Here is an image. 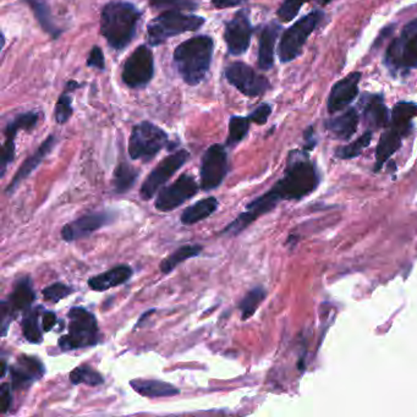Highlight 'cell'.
Masks as SVG:
<instances>
[{"mask_svg": "<svg viewBox=\"0 0 417 417\" xmlns=\"http://www.w3.org/2000/svg\"><path fill=\"white\" fill-rule=\"evenodd\" d=\"M317 185L318 175L315 166L310 162L306 154L292 152L287 161V170L283 178L264 195L247 204L245 212H242L237 219L224 228L222 234L232 237L239 235L246 228L250 227L256 219L275 208L280 201L301 199L310 195Z\"/></svg>", "mask_w": 417, "mask_h": 417, "instance_id": "obj_1", "label": "cell"}, {"mask_svg": "<svg viewBox=\"0 0 417 417\" xmlns=\"http://www.w3.org/2000/svg\"><path fill=\"white\" fill-rule=\"evenodd\" d=\"M213 51L214 41L206 35L189 38L176 46L174 66L186 85L197 86L207 77Z\"/></svg>", "mask_w": 417, "mask_h": 417, "instance_id": "obj_2", "label": "cell"}, {"mask_svg": "<svg viewBox=\"0 0 417 417\" xmlns=\"http://www.w3.org/2000/svg\"><path fill=\"white\" fill-rule=\"evenodd\" d=\"M141 10L129 1H111L104 5L101 14V33L116 51H124L137 31Z\"/></svg>", "mask_w": 417, "mask_h": 417, "instance_id": "obj_3", "label": "cell"}, {"mask_svg": "<svg viewBox=\"0 0 417 417\" xmlns=\"http://www.w3.org/2000/svg\"><path fill=\"white\" fill-rule=\"evenodd\" d=\"M206 19L194 14H184L178 10L164 11L147 26L149 46H161L169 38L186 32H194L204 26Z\"/></svg>", "mask_w": 417, "mask_h": 417, "instance_id": "obj_4", "label": "cell"}, {"mask_svg": "<svg viewBox=\"0 0 417 417\" xmlns=\"http://www.w3.org/2000/svg\"><path fill=\"white\" fill-rule=\"evenodd\" d=\"M69 333L59 339L63 351L96 347L101 342L99 327L92 312L84 307H73L68 313Z\"/></svg>", "mask_w": 417, "mask_h": 417, "instance_id": "obj_5", "label": "cell"}, {"mask_svg": "<svg viewBox=\"0 0 417 417\" xmlns=\"http://www.w3.org/2000/svg\"><path fill=\"white\" fill-rule=\"evenodd\" d=\"M169 144L166 131L149 121L134 126L129 139V156L134 161H152Z\"/></svg>", "mask_w": 417, "mask_h": 417, "instance_id": "obj_6", "label": "cell"}, {"mask_svg": "<svg viewBox=\"0 0 417 417\" xmlns=\"http://www.w3.org/2000/svg\"><path fill=\"white\" fill-rule=\"evenodd\" d=\"M385 63L392 71L417 68V20L409 23L400 37L390 44Z\"/></svg>", "mask_w": 417, "mask_h": 417, "instance_id": "obj_7", "label": "cell"}, {"mask_svg": "<svg viewBox=\"0 0 417 417\" xmlns=\"http://www.w3.org/2000/svg\"><path fill=\"white\" fill-rule=\"evenodd\" d=\"M320 19L322 14L320 11H313L294 23L292 27L287 28L279 43V58L282 63L294 61L300 54L302 46L306 43L311 33L315 31Z\"/></svg>", "mask_w": 417, "mask_h": 417, "instance_id": "obj_8", "label": "cell"}, {"mask_svg": "<svg viewBox=\"0 0 417 417\" xmlns=\"http://www.w3.org/2000/svg\"><path fill=\"white\" fill-rule=\"evenodd\" d=\"M154 76V53L147 46H139L126 59L123 68V81L127 87L144 88Z\"/></svg>", "mask_w": 417, "mask_h": 417, "instance_id": "obj_9", "label": "cell"}, {"mask_svg": "<svg viewBox=\"0 0 417 417\" xmlns=\"http://www.w3.org/2000/svg\"><path fill=\"white\" fill-rule=\"evenodd\" d=\"M189 158H190V154L185 149L176 151L174 154L164 158L162 162L149 173V175L146 178V180L141 186L139 196L142 199L147 201V199H154L159 190L167 184L169 179L184 167V164L189 161Z\"/></svg>", "mask_w": 417, "mask_h": 417, "instance_id": "obj_10", "label": "cell"}, {"mask_svg": "<svg viewBox=\"0 0 417 417\" xmlns=\"http://www.w3.org/2000/svg\"><path fill=\"white\" fill-rule=\"evenodd\" d=\"M228 174V154L225 146L212 144L202 157L199 178L201 189L212 191L222 185Z\"/></svg>", "mask_w": 417, "mask_h": 417, "instance_id": "obj_11", "label": "cell"}, {"mask_svg": "<svg viewBox=\"0 0 417 417\" xmlns=\"http://www.w3.org/2000/svg\"><path fill=\"white\" fill-rule=\"evenodd\" d=\"M199 187L195 178L190 174L179 176L172 185L164 186L157 194L154 207L161 212H172L186 201L197 195Z\"/></svg>", "mask_w": 417, "mask_h": 417, "instance_id": "obj_12", "label": "cell"}, {"mask_svg": "<svg viewBox=\"0 0 417 417\" xmlns=\"http://www.w3.org/2000/svg\"><path fill=\"white\" fill-rule=\"evenodd\" d=\"M228 82L247 97H259L268 91L269 81L245 63H232L225 69Z\"/></svg>", "mask_w": 417, "mask_h": 417, "instance_id": "obj_13", "label": "cell"}, {"mask_svg": "<svg viewBox=\"0 0 417 417\" xmlns=\"http://www.w3.org/2000/svg\"><path fill=\"white\" fill-rule=\"evenodd\" d=\"M254 27L251 25L249 14L246 10H240L234 15L232 20L225 23L224 39L227 43L228 51L232 56H242L249 49Z\"/></svg>", "mask_w": 417, "mask_h": 417, "instance_id": "obj_14", "label": "cell"}, {"mask_svg": "<svg viewBox=\"0 0 417 417\" xmlns=\"http://www.w3.org/2000/svg\"><path fill=\"white\" fill-rule=\"evenodd\" d=\"M39 114L37 111H26L15 116L13 120L5 129V144L3 146L1 154V176H4L6 168L14 162L15 158V137L19 130H32L37 125Z\"/></svg>", "mask_w": 417, "mask_h": 417, "instance_id": "obj_15", "label": "cell"}, {"mask_svg": "<svg viewBox=\"0 0 417 417\" xmlns=\"http://www.w3.org/2000/svg\"><path fill=\"white\" fill-rule=\"evenodd\" d=\"M46 373L43 362L37 357L23 355L18 359L14 366L10 367L13 390H26L33 382L41 380Z\"/></svg>", "mask_w": 417, "mask_h": 417, "instance_id": "obj_16", "label": "cell"}, {"mask_svg": "<svg viewBox=\"0 0 417 417\" xmlns=\"http://www.w3.org/2000/svg\"><path fill=\"white\" fill-rule=\"evenodd\" d=\"M111 220L113 218L107 212L86 214L75 219L74 222L66 224V227L61 229V237L68 242L81 240L97 232L101 228L106 227Z\"/></svg>", "mask_w": 417, "mask_h": 417, "instance_id": "obj_17", "label": "cell"}, {"mask_svg": "<svg viewBox=\"0 0 417 417\" xmlns=\"http://www.w3.org/2000/svg\"><path fill=\"white\" fill-rule=\"evenodd\" d=\"M360 80H361V74L355 71L334 85L328 98V109L330 113L343 111L344 108L348 107L349 104L357 97Z\"/></svg>", "mask_w": 417, "mask_h": 417, "instance_id": "obj_18", "label": "cell"}, {"mask_svg": "<svg viewBox=\"0 0 417 417\" xmlns=\"http://www.w3.org/2000/svg\"><path fill=\"white\" fill-rule=\"evenodd\" d=\"M56 144V137L54 135L48 136V137L43 141L42 144L38 147L37 151H36L32 156H30V157L23 163V166L19 168V170L15 174L13 180L10 181L9 186H8L6 190H5L6 195H13V194H14L16 189L21 185V182H23L25 179H27L28 176L32 174L33 170H36V169L39 167V164L44 161V158H46L48 154H51L53 149H54Z\"/></svg>", "mask_w": 417, "mask_h": 417, "instance_id": "obj_19", "label": "cell"}, {"mask_svg": "<svg viewBox=\"0 0 417 417\" xmlns=\"http://www.w3.org/2000/svg\"><path fill=\"white\" fill-rule=\"evenodd\" d=\"M132 277V268L127 264H120L104 273L97 274L88 279V285L94 292H106L111 287L125 284Z\"/></svg>", "mask_w": 417, "mask_h": 417, "instance_id": "obj_20", "label": "cell"}, {"mask_svg": "<svg viewBox=\"0 0 417 417\" xmlns=\"http://www.w3.org/2000/svg\"><path fill=\"white\" fill-rule=\"evenodd\" d=\"M130 385L135 392L147 398H168V397L180 394V390H178L175 385L159 380L137 378V380H131Z\"/></svg>", "mask_w": 417, "mask_h": 417, "instance_id": "obj_21", "label": "cell"}, {"mask_svg": "<svg viewBox=\"0 0 417 417\" xmlns=\"http://www.w3.org/2000/svg\"><path fill=\"white\" fill-rule=\"evenodd\" d=\"M278 25L269 23L261 33L260 46H259V68L261 70H269L273 68L274 46L279 35Z\"/></svg>", "mask_w": 417, "mask_h": 417, "instance_id": "obj_22", "label": "cell"}, {"mask_svg": "<svg viewBox=\"0 0 417 417\" xmlns=\"http://www.w3.org/2000/svg\"><path fill=\"white\" fill-rule=\"evenodd\" d=\"M218 199L211 196L204 199H199V202L192 204L190 207L184 209L181 213L180 220L184 225H192L201 222L204 219L208 218L218 209Z\"/></svg>", "mask_w": 417, "mask_h": 417, "instance_id": "obj_23", "label": "cell"}, {"mask_svg": "<svg viewBox=\"0 0 417 417\" xmlns=\"http://www.w3.org/2000/svg\"><path fill=\"white\" fill-rule=\"evenodd\" d=\"M359 124V114L355 109H349L342 116L325 123L327 129L340 139H349L355 134Z\"/></svg>", "mask_w": 417, "mask_h": 417, "instance_id": "obj_24", "label": "cell"}, {"mask_svg": "<svg viewBox=\"0 0 417 417\" xmlns=\"http://www.w3.org/2000/svg\"><path fill=\"white\" fill-rule=\"evenodd\" d=\"M35 292H33L32 282L30 278L20 279L14 287L9 297V306L14 313L16 312H26L31 309L35 301Z\"/></svg>", "mask_w": 417, "mask_h": 417, "instance_id": "obj_25", "label": "cell"}, {"mask_svg": "<svg viewBox=\"0 0 417 417\" xmlns=\"http://www.w3.org/2000/svg\"><path fill=\"white\" fill-rule=\"evenodd\" d=\"M23 1L31 8L35 18L37 19L43 31H46L53 39H56L61 36L63 31L54 23L53 16H51V8H49V5L46 4V0H23Z\"/></svg>", "mask_w": 417, "mask_h": 417, "instance_id": "obj_26", "label": "cell"}, {"mask_svg": "<svg viewBox=\"0 0 417 417\" xmlns=\"http://www.w3.org/2000/svg\"><path fill=\"white\" fill-rule=\"evenodd\" d=\"M403 136L402 132H399L393 127L380 136V144L375 152V157H377L375 170H380L385 161H388L392 157V154H395L400 149Z\"/></svg>", "mask_w": 417, "mask_h": 417, "instance_id": "obj_27", "label": "cell"}, {"mask_svg": "<svg viewBox=\"0 0 417 417\" xmlns=\"http://www.w3.org/2000/svg\"><path fill=\"white\" fill-rule=\"evenodd\" d=\"M363 116L373 127H385L390 124V111L380 96H370L365 104Z\"/></svg>", "mask_w": 417, "mask_h": 417, "instance_id": "obj_28", "label": "cell"}, {"mask_svg": "<svg viewBox=\"0 0 417 417\" xmlns=\"http://www.w3.org/2000/svg\"><path fill=\"white\" fill-rule=\"evenodd\" d=\"M417 116V104L413 102H399L392 111V127L405 136L411 127V120Z\"/></svg>", "mask_w": 417, "mask_h": 417, "instance_id": "obj_29", "label": "cell"}, {"mask_svg": "<svg viewBox=\"0 0 417 417\" xmlns=\"http://www.w3.org/2000/svg\"><path fill=\"white\" fill-rule=\"evenodd\" d=\"M204 247L201 245H185L181 246L178 250L174 251L172 255L168 256L159 264V269L163 274L172 273L173 270L179 266V264L185 262V261L194 259L196 256L201 255Z\"/></svg>", "mask_w": 417, "mask_h": 417, "instance_id": "obj_30", "label": "cell"}, {"mask_svg": "<svg viewBox=\"0 0 417 417\" xmlns=\"http://www.w3.org/2000/svg\"><path fill=\"white\" fill-rule=\"evenodd\" d=\"M139 173L132 166L121 162L116 166L113 176V189L116 194H126L134 187L135 182L139 179Z\"/></svg>", "mask_w": 417, "mask_h": 417, "instance_id": "obj_31", "label": "cell"}, {"mask_svg": "<svg viewBox=\"0 0 417 417\" xmlns=\"http://www.w3.org/2000/svg\"><path fill=\"white\" fill-rule=\"evenodd\" d=\"M41 310L42 307H36V309H30L26 311L21 322L23 335L31 344H41L43 342L42 332L39 330V325H38Z\"/></svg>", "mask_w": 417, "mask_h": 417, "instance_id": "obj_32", "label": "cell"}, {"mask_svg": "<svg viewBox=\"0 0 417 417\" xmlns=\"http://www.w3.org/2000/svg\"><path fill=\"white\" fill-rule=\"evenodd\" d=\"M79 87L80 85L75 81H69L66 84V91L61 93V96L56 104V111H54L58 124H66V121H69L70 118L73 116L74 108H73V98L70 96V92H73L74 89Z\"/></svg>", "mask_w": 417, "mask_h": 417, "instance_id": "obj_33", "label": "cell"}, {"mask_svg": "<svg viewBox=\"0 0 417 417\" xmlns=\"http://www.w3.org/2000/svg\"><path fill=\"white\" fill-rule=\"evenodd\" d=\"M70 380L75 385H87L91 387H97L103 385L104 378L99 372L93 370L92 367L81 365V366L75 367L74 370L70 372Z\"/></svg>", "mask_w": 417, "mask_h": 417, "instance_id": "obj_34", "label": "cell"}, {"mask_svg": "<svg viewBox=\"0 0 417 417\" xmlns=\"http://www.w3.org/2000/svg\"><path fill=\"white\" fill-rule=\"evenodd\" d=\"M267 292L262 287H256L246 294L242 299L239 309L242 311V320H247L250 317L255 315L256 311L260 307L261 304L266 299Z\"/></svg>", "mask_w": 417, "mask_h": 417, "instance_id": "obj_35", "label": "cell"}, {"mask_svg": "<svg viewBox=\"0 0 417 417\" xmlns=\"http://www.w3.org/2000/svg\"><path fill=\"white\" fill-rule=\"evenodd\" d=\"M250 119L246 116H234L229 120V135H228L227 147H235L245 139L250 129Z\"/></svg>", "mask_w": 417, "mask_h": 417, "instance_id": "obj_36", "label": "cell"}, {"mask_svg": "<svg viewBox=\"0 0 417 417\" xmlns=\"http://www.w3.org/2000/svg\"><path fill=\"white\" fill-rule=\"evenodd\" d=\"M372 141L371 131H366L365 134L360 136L356 141H354L352 144L348 146H344L342 149L337 151V156L342 159H351V158L357 157L361 154L363 149H367Z\"/></svg>", "mask_w": 417, "mask_h": 417, "instance_id": "obj_37", "label": "cell"}, {"mask_svg": "<svg viewBox=\"0 0 417 417\" xmlns=\"http://www.w3.org/2000/svg\"><path fill=\"white\" fill-rule=\"evenodd\" d=\"M149 4L154 9L163 11H195L199 9V3L195 0H149Z\"/></svg>", "mask_w": 417, "mask_h": 417, "instance_id": "obj_38", "label": "cell"}, {"mask_svg": "<svg viewBox=\"0 0 417 417\" xmlns=\"http://www.w3.org/2000/svg\"><path fill=\"white\" fill-rule=\"evenodd\" d=\"M307 0H284L283 4L280 5L277 15L279 20L283 23H289L297 18L299 11L301 10L304 4Z\"/></svg>", "mask_w": 417, "mask_h": 417, "instance_id": "obj_39", "label": "cell"}, {"mask_svg": "<svg viewBox=\"0 0 417 417\" xmlns=\"http://www.w3.org/2000/svg\"><path fill=\"white\" fill-rule=\"evenodd\" d=\"M73 292H74V289L69 287V285L63 283H54L49 285V287H44L42 295L46 301L56 304L63 299H66V297H69L70 294H73Z\"/></svg>", "mask_w": 417, "mask_h": 417, "instance_id": "obj_40", "label": "cell"}, {"mask_svg": "<svg viewBox=\"0 0 417 417\" xmlns=\"http://www.w3.org/2000/svg\"><path fill=\"white\" fill-rule=\"evenodd\" d=\"M86 64L88 68H94V69L101 70V71L106 69V61H104V54H103L101 46H93L89 51Z\"/></svg>", "mask_w": 417, "mask_h": 417, "instance_id": "obj_41", "label": "cell"}, {"mask_svg": "<svg viewBox=\"0 0 417 417\" xmlns=\"http://www.w3.org/2000/svg\"><path fill=\"white\" fill-rule=\"evenodd\" d=\"M270 113H272V107L267 103H263V104H261V106L256 108L255 111H252L247 118L250 119L251 123L263 125L268 120Z\"/></svg>", "mask_w": 417, "mask_h": 417, "instance_id": "obj_42", "label": "cell"}, {"mask_svg": "<svg viewBox=\"0 0 417 417\" xmlns=\"http://www.w3.org/2000/svg\"><path fill=\"white\" fill-rule=\"evenodd\" d=\"M11 390H13V387L8 383H4L0 387V408H1L3 413H8L10 406H11V402H13Z\"/></svg>", "mask_w": 417, "mask_h": 417, "instance_id": "obj_43", "label": "cell"}, {"mask_svg": "<svg viewBox=\"0 0 417 417\" xmlns=\"http://www.w3.org/2000/svg\"><path fill=\"white\" fill-rule=\"evenodd\" d=\"M15 313L13 310L10 309L9 302H1V332H3V337L6 335L8 332V327H9L11 320L14 318Z\"/></svg>", "mask_w": 417, "mask_h": 417, "instance_id": "obj_44", "label": "cell"}, {"mask_svg": "<svg viewBox=\"0 0 417 417\" xmlns=\"http://www.w3.org/2000/svg\"><path fill=\"white\" fill-rule=\"evenodd\" d=\"M58 318H56V313L46 311L42 316V330L44 332H49L56 327Z\"/></svg>", "mask_w": 417, "mask_h": 417, "instance_id": "obj_45", "label": "cell"}, {"mask_svg": "<svg viewBox=\"0 0 417 417\" xmlns=\"http://www.w3.org/2000/svg\"><path fill=\"white\" fill-rule=\"evenodd\" d=\"M212 5L217 9H228L244 4L247 0H211Z\"/></svg>", "mask_w": 417, "mask_h": 417, "instance_id": "obj_46", "label": "cell"}, {"mask_svg": "<svg viewBox=\"0 0 417 417\" xmlns=\"http://www.w3.org/2000/svg\"><path fill=\"white\" fill-rule=\"evenodd\" d=\"M6 368H8V367H6V363H5V361H3V363H1V370H3V371H1V377H4L5 373H6Z\"/></svg>", "mask_w": 417, "mask_h": 417, "instance_id": "obj_47", "label": "cell"}, {"mask_svg": "<svg viewBox=\"0 0 417 417\" xmlns=\"http://www.w3.org/2000/svg\"><path fill=\"white\" fill-rule=\"evenodd\" d=\"M318 1H320V4H328L332 0H318Z\"/></svg>", "mask_w": 417, "mask_h": 417, "instance_id": "obj_48", "label": "cell"}]
</instances>
